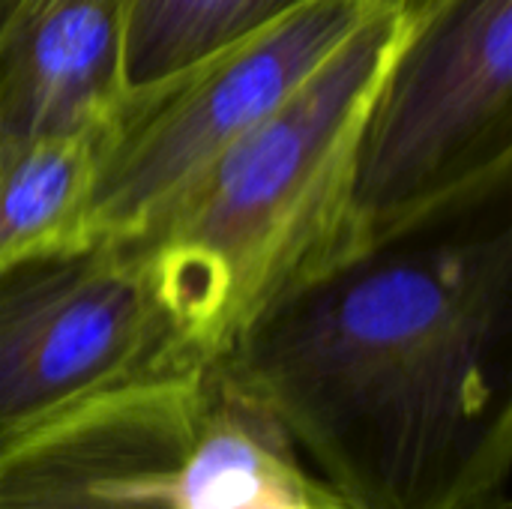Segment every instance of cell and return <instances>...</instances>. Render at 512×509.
Here are the masks:
<instances>
[{
  "mask_svg": "<svg viewBox=\"0 0 512 509\" xmlns=\"http://www.w3.org/2000/svg\"><path fill=\"white\" fill-rule=\"evenodd\" d=\"M510 201L369 246L213 360L348 509H477L507 480Z\"/></svg>",
  "mask_w": 512,
  "mask_h": 509,
  "instance_id": "cell-1",
  "label": "cell"
},
{
  "mask_svg": "<svg viewBox=\"0 0 512 509\" xmlns=\"http://www.w3.org/2000/svg\"><path fill=\"white\" fill-rule=\"evenodd\" d=\"M408 12L411 0H384L129 237L204 363L264 309L366 252L354 207L357 147Z\"/></svg>",
  "mask_w": 512,
  "mask_h": 509,
  "instance_id": "cell-2",
  "label": "cell"
},
{
  "mask_svg": "<svg viewBox=\"0 0 512 509\" xmlns=\"http://www.w3.org/2000/svg\"><path fill=\"white\" fill-rule=\"evenodd\" d=\"M507 186L512 0H411L357 147L366 249Z\"/></svg>",
  "mask_w": 512,
  "mask_h": 509,
  "instance_id": "cell-3",
  "label": "cell"
},
{
  "mask_svg": "<svg viewBox=\"0 0 512 509\" xmlns=\"http://www.w3.org/2000/svg\"><path fill=\"white\" fill-rule=\"evenodd\" d=\"M210 366L132 240L0 270V450L129 384Z\"/></svg>",
  "mask_w": 512,
  "mask_h": 509,
  "instance_id": "cell-4",
  "label": "cell"
},
{
  "mask_svg": "<svg viewBox=\"0 0 512 509\" xmlns=\"http://www.w3.org/2000/svg\"><path fill=\"white\" fill-rule=\"evenodd\" d=\"M384 0H309L261 30L129 87L96 150L84 243L129 240L198 171L276 111Z\"/></svg>",
  "mask_w": 512,
  "mask_h": 509,
  "instance_id": "cell-5",
  "label": "cell"
},
{
  "mask_svg": "<svg viewBox=\"0 0 512 509\" xmlns=\"http://www.w3.org/2000/svg\"><path fill=\"white\" fill-rule=\"evenodd\" d=\"M207 366L105 393L0 450V509H171Z\"/></svg>",
  "mask_w": 512,
  "mask_h": 509,
  "instance_id": "cell-6",
  "label": "cell"
},
{
  "mask_svg": "<svg viewBox=\"0 0 512 509\" xmlns=\"http://www.w3.org/2000/svg\"><path fill=\"white\" fill-rule=\"evenodd\" d=\"M126 90V0H0L3 135L102 138Z\"/></svg>",
  "mask_w": 512,
  "mask_h": 509,
  "instance_id": "cell-7",
  "label": "cell"
},
{
  "mask_svg": "<svg viewBox=\"0 0 512 509\" xmlns=\"http://www.w3.org/2000/svg\"><path fill=\"white\" fill-rule=\"evenodd\" d=\"M171 509H348L297 456L279 423L213 363Z\"/></svg>",
  "mask_w": 512,
  "mask_h": 509,
  "instance_id": "cell-8",
  "label": "cell"
},
{
  "mask_svg": "<svg viewBox=\"0 0 512 509\" xmlns=\"http://www.w3.org/2000/svg\"><path fill=\"white\" fill-rule=\"evenodd\" d=\"M96 135L24 138L0 132V270L84 243Z\"/></svg>",
  "mask_w": 512,
  "mask_h": 509,
  "instance_id": "cell-9",
  "label": "cell"
},
{
  "mask_svg": "<svg viewBox=\"0 0 512 509\" xmlns=\"http://www.w3.org/2000/svg\"><path fill=\"white\" fill-rule=\"evenodd\" d=\"M309 0H126V87L153 84Z\"/></svg>",
  "mask_w": 512,
  "mask_h": 509,
  "instance_id": "cell-10",
  "label": "cell"
}]
</instances>
